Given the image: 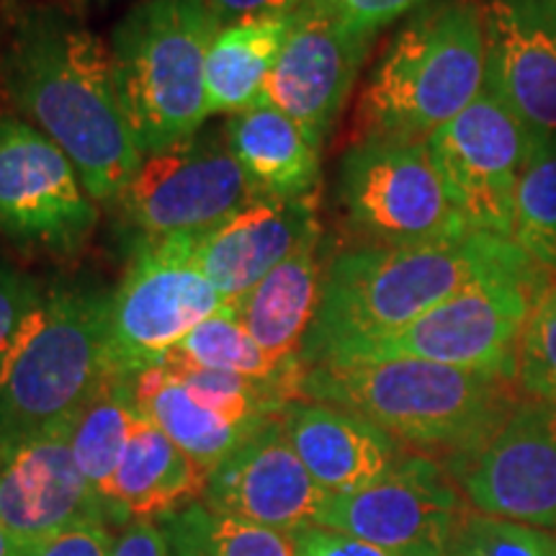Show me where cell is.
Here are the masks:
<instances>
[{"instance_id": "cell-1", "label": "cell", "mask_w": 556, "mask_h": 556, "mask_svg": "<svg viewBox=\"0 0 556 556\" xmlns=\"http://www.w3.org/2000/svg\"><path fill=\"white\" fill-rule=\"evenodd\" d=\"M0 78L21 119L73 160L90 197L114 206L142 155L124 116L106 41L73 13L34 9L13 34Z\"/></svg>"}, {"instance_id": "cell-2", "label": "cell", "mask_w": 556, "mask_h": 556, "mask_svg": "<svg viewBox=\"0 0 556 556\" xmlns=\"http://www.w3.org/2000/svg\"><path fill=\"white\" fill-rule=\"evenodd\" d=\"M539 268L516 240L477 229L417 245L345 250L323 276V296L304 340L302 364L309 368L351 356L484 278Z\"/></svg>"}, {"instance_id": "cell-3", "label": "cell", "mask_w": 556, "mask_h": 556, "mask_svg": "<svg viewBox=\"0 0 556 556\" xmlns=\"http://www.w3.org/2000/svg\"><path fill=\"white\" fill-rule=\"evenodd\" d=\"M299 400L351 409L394 441L443 451L448 462L482 446L518 405L510 379L417 358L309 366Z\"/></svg>"}, {"instance_id": "cell-4", "label": "cell", "mask_w": 556, "mask_h": 556, "mask_svg": "<svg viewBox=\"0 0 556 556\" xmlns=\"http://www.w3.org/2000/svg\"><path fill=\"white\" fill-rule=\"evenodd\" d=\"M484 78L482 5L477 0L422 5L368 78L356 111L358 139L428 142L477 99Z\"/></svg>"}, {"instance_id": "cell-5", "label": "cell", "mask_w": 556, "mask_h": 556, "mask_svg": "<svg viewBox=\"0 0 556 556\" xmlns=\"http://www.w3.org/2000/svg\"><path fill=\"white\" fill-rule=\"evenodd\" d=\"M219 29L204 0H139L116 24V90L142 157L204 127L206 54Z\"/></svg>"}, {"instance_id": "cell-6", "label": "cell", "mask_w": 556, "mask_h": 556, "mask_svg": "<svg viewBox=\"0 0 556 556\" xmlns=\"http://www.w3.org/2000/svg\"><path fill=\"white\" fill-rule=\"evenodd\" d=\"M111 291L54 281L0 384V446L67 426L111 377Z\"/></svg>"}, {"instance_id": "cell-7", "label": "cell", "mask_w": 556, "mask_h": 556, "mask_svg": "<svg viewBox=\"0 0 556 556\" xmlns=\"http://www.w3.org/2000/svg\"><path fill=\"white\" fill-rule=\"evenodd\" d=\"M253 197L225 127H201L144 155L122 197L119 225L131 253L176 238H197L232 217Z\"/></svg>"}, {"instance_id": "cell-8", "label": "cell", "mask_w": 556, "mask_h": 556, "mask_svg": "<svg viewBox=\"0 0 556 556\" xmlns=\"http://www.w3.org/2000/svg\"><path fill=\"white\" fill-rule=\"evenodd\" d=\"M544 268L492 276L438 304L407 328L330 361L417 358L516 381L518 343L541 291L552 287Z\"/></svg>"}, {"instance_id": "cell-9", "label": "cell", "mask_w": 556, "mask_h": 556, "mask_svg": "<svg viewBox=\"0 0 556 556\" xmlns=\"http://www.w3.org/2000/svg\"><path fill=\"white\" fill-rule=\"evenodd\" d=\"M336 199L364 245H417L471 232L426 142L356 139L340 160Z\"/></svg>"}, {"instance_id": "cell-10", "label": "cell", "mask_w": 556, "mask_h": 556, "mask_svg": "<svg viewBox=\"0 0 556 556\" xmlns=\"http://www.w3.org/2000/svg\"><path fill=\"white\" fill-rule=\"evenodd\" d=\"M225 299L193 263V238H176L131 253L109 304V366L116 377L160 366Z\"/></svg>"}, {"instance_id": "cell-11", "label": "cell", "mask_w": 556, "mask_h": 556, "mask_svg": "<svg viewBox=\"0 0 556 556\" xmlns=\"http://www.w3.org/2000/svg\"><path fill=\"white\" fill-rule=\"evenodd\" d=\"M531 131L484 78L462 114L428 137V152L469 229L513 240L516 189Z\"/></svg>"}, {"instance_id": "cell-12", "label": "cell", "mask_w": 556, "mask_h": 556, "mask_svg": "<svg viewBox=\"0 0 556 556\" xmlns=\"http://www.w3.org/2000/svg\"><path fill=\"white\" fill-rule=\"evenodd\" d=\"M99 225L65 152L21 116H0V238L50 253H75Z\"/></svg>"}, {"instance_id": "cell-13", "label": "cell", "mask_w": 556, "mask_h": 556, "mask_svg": "<svg viewBox=\"0 0 556 556\" xmlns=\"http://www.w3.org/2000/svg\"><path fill=\"white\" fill-rule=\"evenodd\" d=\"M469 513V500L448 469L409 454L366 490L330 497L319 526L394 556H446Z\"/></svg>"}, {"instance_id": "cell-14", "label": "cell", "mask_w": 556, "mask_h": 556, "mask_svg": "<svg viewBox=\"0 0 556 556\" xmlns=\"http://www.w3.org/2000/svg\"><path fill=\"white\" fill-rule=\"evenodd\" d=\"M469 505L533 528H556V405L526 400L482 446L448 462Z\"/></svg>"}, {"instance_id": "cell-15", "label": "cell", "mask_w": 556, "mask_h": 556, "mask_svg": "<svg viewBox=\"0 0 556 556\" xmlns=\"http://www.w3.org/2000/svg\"><path fill=\"white\" fill-rule=\"evenodd\" d=\"M330 497L291 448L281 417H270L208 471L201 503L222 516L299 533L319 526Z\"/></svg>"}, {"instance_id": "cell-16", "label": "cell", "mask_w": 556, "mask_h": 556, "mask_svg": "<svg viewBox=\"0 0 556 556\" xmlns=\"http://www.w3.org/2000/svg\"><path fill=\"white\" fill-rule=\"evenodd\" d=\"M371 39V34L351 31L302 5L258 101L283 111L317 142H325L351 96Z\"/></svg>"}, {"instance_id": "cell-17", "label": "cell", "mask_w": 556, "mask_h": 556, "mask_svg": "<svg viewBox=\"0 0 556 556\" xmlns=\"http://www.w3.org/2000/svg\"><path fill=\"white\" fill-rule=\"evenodd\" d=\"M67 426L0 446V526L21 544L52 536L83 518L109 520L70 448Z\"/></svg>"}, {"instance_id": "cell-18", "label": "cell", "mask_w": 556, "mask_h": 556, "mask_svg": "<svg viewBox=\"0 0 556 556\" xmlns=\"http://www.w3.org/2000/svg\"><path fill=\"white\" fill-rule=\"evenodd\" d=\"M486 80L536 139L556 142V0H486Z\"/></svg>"}, {"instance_id": "cell-19", "label": "cell", "mask_w": 556, "mask_h": 556, "mask_svg": "<svg viewBox=\"0 0 556 556\" xmlns=\"http://www.w3.org/2000/svg\"><path fill=\"white\" fill-rule=\"evenodd\" d=\"M323 232L315 197L258 199L193 238V263L225 304L238 302L278 263Z\"/></svg>"}, {"instance_id": "cell-20", "label": "cell", "mask_w": 556, "mask_h": 556, "mask_svg": "<svg viewBox=\"0 0 556 556\" xmlns=\"http://www.w3.org/2000/svg\"><path fill=\"white\" fill-rule=\"evenodd\" d=\"M278 417L291 448L332 497L366 490L402 458L400 441L351 409L294 400Z\"/></svg>"}, {"instance_id": "cell-21", "label": "cell", "mask_w": 556, "mask_h": 556, "mask_svg": "<svg viewBox=\"0 0 556 556\" xmlns=\"http://www.w3.org/2000/svg\"><path fill=\"white\" fill-rule=\"evenodd\" d=\"M323 232L312 235L248 294L227 304L263 351L281 366H304L302 348L323 296Z\"/></svg>"}, {"instance_id": "cell-22", "label": "cell", "mask_w": 556, "mask_h": 556, "mask_svg": "<svg viewBox=\"0 0 556 556\" xmlns=\"http://www.w3.org/2000/svg\"><path fill=\"white\" fill-rule=\"evenodd\" d=\"M225 129L255 199L315 197L323 142L302 124L258 101L229 116Z\"/></svg>"}, {"instance_id": "cell-23", "label": "cell", "mask_w": 556, "mask_h": 556, "mask_svg": "<svg viewBox=\"0 0 556 556\" xmlns=\"http://www.w3.org/2000/svg\"><path fill=\"white\" fill-rule=\"evenodd\" d=\"M206 471L180 451L150 417H139L111 479L106 507L114 520H160L204 495Z\"/></svg>"}, {"instance_id": "cell-24", "label": "cell", "mask_w": 556, "mask_h": 556, "mask_svg": "<svg viewBox=\"0 0 556 556\" xmlns=\"http://www.w3.org/2000/svg\"><path fill=\"white\" fill-rule=\"evenodd\" d=\"M137 405L144 417L170 438L201 469H217L250 435L270 420L235 422L201 405L165 366H152L135 377Z\"/></svg>"}, {"instance_id": "cell-25", "label": "cell", "mask_w": 556, "mask_h": 556, "mask_svg": "<svg viewBox=\"0 0 556 556\" xmlns=\"http://www.w3.org/2000/svg\"><path fill=\"white\" fill-rule=\"evenodd\" d=\"M294 13L242 18L222 26L206 54L208 116H232L258 103L270 70L289 39Z\"/></svg>"}, {"instance_id": "cell-26", "label": "cell", "mask_w": 556, "mask_h": 556, "mask_svg": "<svg viewBox=\"0 0 556 556\" xmlns=\"http://www.w3.org/2000/svg\"><path fill=\"white\" fill-rule=\"evenodd\" d=\"M139 417L142 409L137 405L135 379L116 374H111L75 415L70 428V448L80 475L103 503Z\"/></svg>"}, {"instance_id": "cell-27", "label": "cell", "mask_w": 556, "mask_h": 556, "mask_svg": "<svg viewBox=\"0 0 556 556\" xmlns=\"http://www.w3.org/2000/svg\"><path fill=\"white\" fill-rule=\"evenodd\" d=\"M170 556H296V533L248 523L191 503L160 520Z\"/></svg>"}, {"instance_id": "cell-28", "label": "cell", "mask_w": 556, "mask_h": 556, "mask_svg": "<svg viewBox=\"0 0 556 556\" xmlns=\"http://www.w3.org/2000/svg\"><path fill=\"white\" fill-rule=\"evenodd\" d=\"M173 351L189 358L191 364L217 371H232L248 379L261 381H283L302 389V379L307 366H281L255 343L245 325L235 317V312L225 307L217 315L206 317L199 328L186 336L184 343Z\"/></svg>"}, {"instance_id": "cell-29", "label": "cell", "mask_w": 556, "mask_h": 556, "mask_svg": "<svg viewBox=\"0 0 556 556\" xmlns=\"http://www.w3.org/2000/svg\"><path fill=\"white\" fill-rule=\"evenodd\" d=\"M513 240L546 274H556V142L533 139L518 178Z\"/></svg>"}, {"instance_id": "cell-30", "label": "cell", "mask_w": 556, "mask_h": 556, "mask_svg": "<svg viewBox=\"0 0 556 556\" xmlns=\"http://www.w3.org/2000/svg\"><path fill=\"white\" fill-rule=\"evenodd\" d=\"M446 556H556V536L544 528L477 510L456 528Z\"/></svg>"}, {"instance_id": "cell-31", "label": "cell", "mask_w": 556, "mask_h": 556, "mask_svg": "<svg viewBox=\"0 0 556 556\" xmlns=\"http://www.w3.org/2000/svg\"><path fill=\"white\" fill-rule=\"evenodd\" d=\"M516 381L531 400L556 405V283L541 291L520 336Z\"/></svg>"}, {"instance_id": "cell-32", "label": "cell", "mask_w": 556, "mask_h": 556, "mask_svg": "<svg viewBox=\"0 0 556 556\" xmlns=\"http://www.w3.org/2000/svg\"><path fill=\"white\" fill-rule=\"evenodd\" d=\"M47 287L18 268L0 266V384L13 356L37 323Z\"/></svg>"}, {"instance_id": "cell-33", "label": "cell", "mask_w": 556, "mask_h": 556, "mask_svg": "<svg viewBox=\"0 0 556 556\" xmlns=\"http://www.w3.org/2000/svg\"><path fill=\"white\" fill-rule=\"evenodd\" d=\"M422 0H304V5L330 16L358 34H377L381 26L405 16Z\"/></svg>"}, {"instance_id": "cell-34", "label": "cell", "mask_w": 556, "mask_h": 556, "mask_svg": "<svg viewBox=\"0 0 556 556\" xmlns=\"http://www.w3.org/2000/svg\"><path fill=\"white\" fill-rule=\"evenodd\" d=\"M114 536L103 518H83L52 536L24 544V556H111Z\"/></svg>"}, {"instance_id": "cell-35", "label": "cell", "mask_w": 556, "mask_h": 556, "mask_svg": "<svg viewBox=\"0 0 556 556\" xmlns=\"http://www.w3.org/2000/svg\"><path fill=\"white\" fill-rule=\"evenodd\" d=\"M296 556H394L384 548L366 544L330 528L312 526L296 533Z\"/></svg>"}, {"instance_id": "cell-36", "label": "cell", "mask_w": 556, "mask_h": 556, "mask_svg": "<svg viewBox=\"0 0 556 556\" xmlns=\"http://www.w3.org/2000/svg\"><path fill=\"white\" fill-rule=\"evenodd\" d=\"M204 5L225 26L242 18L289 16V13L302 9L304 0H204Z\"/></svg>"}, {"instance_id": "cell-37", "label": "cell", "mask_w": 556, "mask_h": 556, "mask_svg": "<svg viewBox=\"0 0 556 556\" xmlns=\"http://www.w3.org/2000/svg\"><path fill=\"white\" fill-rule=\"evenodd\" d=\"M111 556H170L168 541L155 520H131L114 539Z\"/></svg>"}, {"instance_id": "cell-38", "label": "cell", "mask_w": 556, "mask_h": 556, "mask_svg": "<svg viewBox=\"0 0 556 556\" xmlns=\"http://www.w3.org/2000/svg\"><path fill=\"white\" fill-rule=\"evenodd\" d=\"M0 556H24V544L0 526Z\"/></svg>"}]
</instances>
